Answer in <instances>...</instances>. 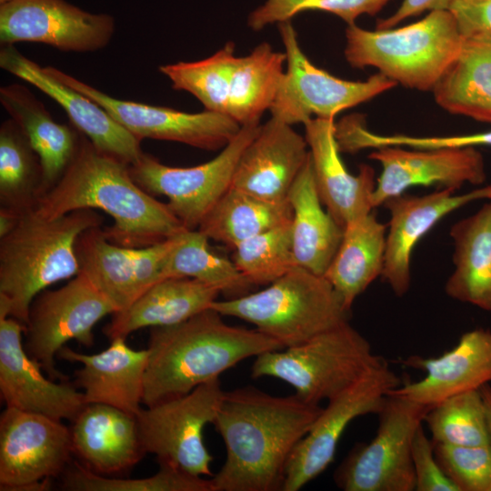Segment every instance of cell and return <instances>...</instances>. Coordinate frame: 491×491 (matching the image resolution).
I'll use <instances>...</instances> for the list:
<instances>
[{"label": "cell", "mask_w": 491, "mask_h": 491, "mask_svg": "<svg viewBox=\"0 0 491 491\" xmlns=\"http://www.w3.org/2000/svg\"><path fill=\"white\" fill-rule=\"evenodd\" d=\"M0 67L55 101L65 110L71 124L99 150L129 165L144 154L141 140L119 125L103 107L53 78L14 45H1Z\"/></svg>", "instance_id": "obj_21"}, {"label": "cell", "mask_w": 491, "mask_h": 491, "mask_svg": "<svg viewBox=\"0 0 491 491\" xmlns=\"http://www.w3.org/2000/svg\"><path fill=\"white\" fill-rule=\"evenodd\" d=\"M480 392L482 394L485 404L486 414L491 436V386L488 384H486L480 387Z\"/></svg>", "instance_id": "obj_48"}, {"label": "cell", "mask_w": 491, "mask_h": 491, "mask_svg": "<svg viewBox=\"0 0 491 491\" xmlns=\"http://www.w3.org/2000/svg\"><path fill=\"white\" fill-rule=\"evenodd\" d=\"M449 11L455 15L463 35L491 32V0H456Z\"/></svg>", "instance_id": "obj_45"}, {"label": "cell", "mask_w": 491, "mask_h": 491, "mask_svg": "<svg viewBox=\"0 0 491 491\" xmlns=\"http://www.w3.org/2000/svg\"><path fill=\"white\" fill-rule=\"evenodd\" d=\"M210 307L254 325L284 348L347 322L350 312L324 276L299 266L263 290L217 299Z\"/></svg>", "instance_id": "obj_6"}, {"label": "cell", "mask_w": 491, "mask_h": 491, "mask_svg": "<svg viewBox=\"0 0 491 491\" xmlns=\"http://www.w3.org/2000/svg\"><path fill=\"white\" fill-rule=\"evenodd\" d=\"M292 215L288 200L266 201L230 187L197 229L209 239L235 249L255 235L290 222Z\"/></svg>", "instance_id": "obj_34"}, {"label": "cell", "mask_w": 491, "mask_h": 491, "mask_svg": "<svg viewBox=\"0 0 491 491\" xmlns=\"http://www.w3.org/2000/svg\"><path fill=\"white\" fill-rule=\"evenodd\" d=\"M390 0H265L250 12L247 25L259 31L272 24H280L306 11H321L336 15L347 25L356 24L362 15H375Z\"/></svg>", "instance_id": "obj_41"}, {"label": "cell", "mask_w": 491, "mask_h": 491, "mask_svg": "<svg viewBox=\"0 0 491 491\" xmlns=\"http://www.w3.org/2000/svg\"><path fill=\"white\" fill-rule=\"evenodd\" d=\"M0 102L39 157L42 196L57 183L70 165L81 133L73 125L55 122L44 104L23 85L2 86Z\"/></svg>", "instance_id": "obj_27"}, {"label": "cell", "mask_w": 491, "mask_h": 491, "mask_svg": "<svg viewBox=\"0 0 491 491\" xmlns=\"http://www.w3.org/2000/svg\"><path fill=\"white\" fill-rule=\"evenodd\" d=\"M286 53L268 43L256 46L245 56H235L231 72L228 115L241 126L260 125L282 83Z\"/></svg>", "instance_id": "obj_33"}, {"label": "cell", "mask_w": 491, "mask_h": 491, "mask_svg": "<svg viewBox=\"0 0 491 491\" xmlns=\"http://www.w3.org/2000/svg\"><path fill=\"white\" fill-rule=\"evenodd\" d=\"M463 35L449 10H434L398 28L346 29L345 57L354 68L371 66L396 84L419 91L434 87L457 55Z\"/></svg>", "instance_id": "obj_5"}, {"label": "cell", "mask_w": 491, "mask_h": 491, "mask_svg": "<svg viewBox=\"0 0 491 491\" xmlns=\"http://www.w3.org/2000/svg\"><path fill=\"white\" fill-rule=\"evenodd\" d=\"M57 81L103 107L119 125L139 138L173 141L214 151L224 148L241 125L225 114L205 110L186 113L173 108L122 100L53 66L44 67Z\"/></svg>", "instance_id": "obj_15"}, {"label": "cell", "mask_w": 491, "mask_h": 491, "mask_svg": "<svg viewBox=\"0 0 491 491\" xmlns=\"http://www.w3.org/2000/svg\"><path fill=\"white\" fill-rule=\"evenodd\" d=\"M286 69L270 107L272 117L290 125L312 117L332 118L341 111L369 101L396 83L377 73L366 81H347L316 67L302 51L291 23L278 24Z\"/></svg>", "instance_id": "obj_9"}, {"label": "cell", "mask_w": 491, "mask_h": 491, "mask_svg": "<svg viewBox=\"0 0 491 491\" xmlns=\"http://www.w3.org/2000/svg\"><path fill=\"white\" fill-rule=\"evenodd\" d=\"M404 365L426 372L416 382L400 385L389 394L432 407L453 396L479 389L491 381V329L463 334L456 346L437 357L412 356Z\"/></svg>", "instance_id": "obj_23"}, {"label": "cell", "mask_w": 491, "mask_h": 491, "mask_svg": "<svg viewBox=\"0 0 491 491\" xmlns=\"http://www.w3.org/2000/svg\"><path fill=\"white\" fill-rule=\"evenodd\" d=\"M424 422L434 444L458 446L491 445L480 388L453 396L433 406L426 412Z\"/></svg>", "instance_id": "obj_37"}, {"label": "cell", "mask_w": 491, "mask_h": 491, "mask_svg": "<svg viewBox=\"0 0 491 491\" xmlns=\"http://www.w3.org/2000/svg\"><path fill=\"white\" fill-rule=\"evenodd\" d=\"M12 1H14V0H0V5L7 4V3L12 2Z\"/></svg>", "instance_id": "obj_49"}, {"label": "cell", "mask_w": 491, "mask_h": 491, "mask_svg": "<svg viewBox=\"0 0 491 491\" xmlns=\"http://www.w3.org/2000/svg\"><path fill=\"white\" fill-rule=\"evenodd\" d=\"M74 455L62 420L5 407L0 416V490L42 491L61 476Z\"/></svg>", "instance_id": "obj_13"}, {"label": "cell", "mask_w": 491, "mask_h": 491, "mask_svg": "<svg viewBox=\"0 0 491 491\" xmlns=\"http://www.w3.org/2000/svg\"><path fill=\"white\" fill-rule=\"evenodd\" d=\"M181 234L151 246L131 247L111 242L101 225L88 228L75 244L79 273L89 278L116 312L123 311L161 280L165 263Z\"/></svg>", "instance_id": "obj_17"}, {"label": "cell", "mask_w": 491, "mask_h": 491, "mask_svg": "<svg viewBox=\"0 0 491 491\" xmlns=\"http://www.w3.org/2000/svg\"><path fill=\"white\" fill-rule=\"evenodd\" d=\"M287 200L293 210L291 232L295 261L297 266L324 276L339 247L344 227L323 208L310 155L292 185Z\"/></svg>", "instance_id": "obj_29"}, {"label": "cell", "mask_w": 491, "mask_h": 491, "mask_svg": "<svg viewBox=\"0 0 491 491\" xmlns=\"http://www.w3.org/2000/svg\"><path fill=\"white\" fill-rule=\"evenodd\" d=\"M25 326L0 317V394L7 407L73 422L87 404L83 392L67 381L45 376L42 366L25 350Z\"/></svg>", "instance_id": "obj_19"}, {"label": "cell", "mask_w": 491, "mask_h": 491, "mask_svg": "<svg viewBox=\"0 0 491 491\" xmlns=\"http://www.w3.org/2000/svg\"><path fill=\"white\" fill-rule=\"evenodd\" d=\"M308 156L306 137L271 116L242 153L231 187L266 201H286Z\"/></svg>", "instance_id": "obj_22"}, {"label": "cell", "mask_w": 491, "mask_h": 491, "mask_svg": "<svg viewBox=\"0 0 491 491\" xmlns=\"http://www.w3.org/2000/svg\"><path fill=\"white\" fill-rule=\"evenodd\" d=\"M20 214L5 207L0 209V237L11 232L18 222Z\"/></svg>", "instance_id": "obj_47"}, {"label": "cell", "mask_w": 491, "mask_h": 491, "mask_svg": "<svg viewBox=\"0 0 491 491\" xmlns=\"http://www.w3.org/2000/svg\"><path fill=\"white\" fill-rule=\"evenodd\" d=\"M412 461L416 491H459L436 459L434 442L422 425L413 438Z\"/></svg>", "instance_id": "obj_44"}, {"label": "cell", "mask_w": 491, "mask_h": 491, "mask_svg": "<svg viewBox=\"0 0 491 491\" xmlns=\"http://www.w3.org/2000/svg\"><path fill=\"white\" fill-rule=\"evenodd\" d=\"M224 392L218 378L191 392L141 408L136 414L145 453L195 476H212L213 456L204 441V428L213 424Z\"/></svg>", "instance_id": "obj_10"}, {"label": "cell", "mask_w": 491, "mask_h": 491, "mask_svg": "<svg viewBox=\"0 0 491 491\" xmlns=\"http://www.w3.org/2000/svg\"><path fill=\"white\" fill-rule=\"evenodd\" d=\"M368 157L382 167L372 195L374 208L413 185H437L456 191L466 183L482 185L486 178L483 155L475 147L406 149L388 145L375 148Z\"/></svg>", "instance_id": "obj_18"}, {"label": "cell", "mask_w": 491, "mask_h": 491, "mask_svg": "<svg viewBox=\"0 0 491 491\" xmlns=\"http://www.w3.org/2000/svg\"><path fill=\"white\" fill-rule=\"evenodd\" d=\"M42 167L36 153L17 123L0 126L1 206L20 215L35 207L41 196Z\"/></svg>", "instance_id": "obj_35"}, {"label": "cell", "mask_w": 491, "mask_h": 491, "mask_svg": "<svg viewBox=\"0 0 491 491\" xmlns=\"http://www.w3.org/2000/svg\"><path fill=\"white\" fill-rule=\"evenodd\" d=\"M435 445V454L459 491H491V445Z\"/></svg>", "instance_id": "obj_42"}, {"label": "cell", "mask_w": 491, "mask_h": 491, "mask_svg": "<svg viewBox=\"0 0 491 491\" xmlns=\"http://www.w3.org/2000/svg\"><path fill=\"white\" fill-rule=\"evenodd\" d=\"M60 359L82 364L75 371V386L87 404H105L135 415L142 408L147 348L135 350L116 337L97 354H82L64 346Z\"/></svg>", "instance_id": "obj_25"}, {"label": "cell", "mask_w": 491, "mask_h": 491, "mask_svg": "<svg viewBox=\"0 0 491 491\" xmlns=\"http://www.w3.org/2000/svg\"><path fill=\"white\" fill-rule=\"evenodd\" d=\"M304 125L315 182L327 212L343 227L372 212L373 167L361 165L356 175L348 172L339 155L334 119L312 117Z\"/></svg>", "instance_id": "obj_24"}, {"label": "cell", "mask_w": 491, "mask_h": 491, "mask_svg": "<svg viewBox=\"0 0 491 491\" xmlns=\"http://www.w3.org/2000/svg\"><path fill=\"white\" fill-rule=\"evenodd\" d=\"M386 225L372 212L344 227L339 247L324 276L350 311L356 297L381 276Z\"/></svg>", "instance_id": "obj_32"}, {"label": "cell", "mask_w": 491, "mask_h": 491, "mask_svg": "<svg viewBox=\"0 0 491 491\" xmlns=\"http://www.w3.org/2000/svg\"><path fill=\"white\" fill-rule=\"evenodd\" d=\"M209 238L198 229L185 230L167 257L161 280L186 277L216 287L228 298L248 294L252 285L230 261L209 250Z\"/></svg>", "instance_id": "obj_36"}, {"label": "cell", "mask_w": 491, "mask_h": 491, "mask_svg": "<svg viewBox=\"0 0 491 491\" xmlns=\"http://www.w3.org/2000/svg\"><path fill=\"white\" fill-rule=\"evenodd\" d=\"M157 473L144 478H115L95 474L72 461L61 475V487L70 491H213L210 479L159 464Z\"/></svg>", "instance_id": "obj_39"}, {"label": "cell", "mask_w": 491, "mask_h": 491, "mask_svg": "<svg viewBox=\"0 0 491 491\" xmlns=\"http://www.w3.org/2000/svg\"><path fill=\"white\" fill-rule=\"evenodd\" d=\"M233 262L252 286L269 285L296 265L291 221L255 235L234 249Z\"/></svg>", "instance_id": "obj_40"}, {"label": "cell", "mask_w": 491, "mask_h": 491, "mask_svg": "<svg viewBox=\"0 0 491 491\" xmlns=\"http://www.w3.org/2000/svg\"><path fill=\"white\" fill-rule=\"evenodd\" d=\"M115 31V18L94 14L65 0H14L0 5L1 45L41 43L65 52L105 47Z\"/></svg>", "instance_id": "obj_16"}, {"label": "cell", "mask_w": 491, "mask_h": 491, "mask_svg": "<svg viewBox=\"0 0 491 491\" xmlns=\"http://www.w3.org/2000/svg\"><path fill=\"white\" fill-rule=\"evenodd\" d=\"M322 409L251 386L224 392L213 425L226 456L213 491H282L288 460Z\"/></svg>", "instance_id": "obj_1"}, {"label": "cell", "mask_w": 491, "mask_h": 491, "mask_svg": "<svg viewBox=\"0 0 491 491\" xmlns=\"http://www.w3.org/2000/svg\"><path fill=\"white\" fill-rule=\"evenodd\" d=\"M456 0H404L397 10L385 19L376 22V29L393 28L405 19L425 11L449 10Z\"/></svg>", "instance_id": "obj_46"}, {"label": "cell", "mask_w": 491, "mask_h": 491, "mask_svg": "<svg viewBox=\"0 0 491 491\" xmlns=\"http://www.w3.org/2000/svg\"><path fill=\"white\" fill-rule=\"evenodd\" d=\"M455 269L445 291L452 299L491 313V198L450 229Z\"/></svg>", "instance_id": "obj_31"}, {"label": "cell", "mask_w": 491, "mask_h": 491, "mask_svg": "<svg viewBox=\"0 0 491 491\" xmlns=\"http://www.w3.org/2000/svg\"><path fill=\"white\" fill-rule=\"evenodd\" d=\"M71 423L74 455L95 474L126 472L146 454L135 415L105 404H86Z\"/></svg>", "instance_id": "obj_26"}, {"label": "cell", "mask_w": 491, "mask_h": 491, "mask_svg": "<svg viewBox=\"0 0 491 491\" xmlns=\"http://www.w3.org/2000/svg\"><path fill=\"white\" fill-rule=\"evenodd\" d=\"M212 307L173 326L151 327L143 405L180 396L241 361L283 349L256 328L230 326Z\"/></svg>", "instance_id": "obj_3"}, {"label": "cell", "mask_w": 491, "mask_h": 491, "mask_svg": "<svg viewBox=\"0 0 491 491\" xmlns=\"http://www.w3.org/2000/svg\"><path fill=\"white\" fill-rule=\"evenodd\" d=\"M102 221L93 209L52 219L35 208L22 214L14 229L0 237V317H13L25 326L38 294L79 274L77 238Z\"/></svg>", "instance_id": "obj_4"}, {"label": "cell", "mask_w": 491, "mask_h": 491, "mask_svg": "<svg viewBox=\"0 0 491 491\" xmlns=\"http://www.w3.org/2000/svg\"><path fill=\"white\" fill-rule=\"evenodd\" d=\"M220 294L218 288L193 278H165L149 287L129 307L113 314L103 332L112 340L126 338L145 327L176 325L210 308Z\"/></svg>", "instance_id": "obj_28"}, {"label": "cell", "mask_w": 491, "mask_h": 491, "mask_svg": "<svg viewBox=\"0 0 491 491\" xmlns=\"http://www.w3.org/2000/svg\"><path fill=\"white\" fill-rule=\"evenodd\" d=\"M260 125L242 126L212 160L191 167H174L144 153L129 172L152 195L167 197V205L188 230H195L231 187L239 158L255 138Z\"/></svg>", "instance_id": "obj_12"}, {"label": "cell", "mask_w": 491, "mask_h": 491, "mask_svg": "<svg viewBox=\"0 0 491 491\" xmlns=\"http://www.w3.org/2000/svg\"><path fill=\"white\" fill-rule=\"evenodd\" d=\"M399 376L384 360L346 390L327 401L309 432L293 451L282 491H297L322 474L334 460L337 444L356 417L378 414Z\"/></svg>", "instance_id": "obj_14"}, {"label": "cell", "mask_w": 491, "mask_h": 491, "mask_svg": "<svg viewBox=\"0 0 491 491\" xmlns=\"http://www.w3.org/2000/svg\"><path fill=\"white\" fill-rule=\"evenodd\" d=\"M432 92L450 114L491 124V32L463 35L457 55Z\"/></svg>", "instance_id": "obj_30"}, {"label": "cell", "mask_w": 491, "mask_h": 491, "mask_svg": "<svg viewBox=\"0 0 491 491\" xmlns=\"http://www.w3.org/2000/svg\"><path fill=\"white\" fill-rule=\"evenodd\" d=\"M491 198V185L465 194L441 188L424 195H399L383 205L390 214L381 277L397 296H403L411 282L410 260L418 241L448 214L474 201Z\"/></svg>", "instance_id": "obj_20"}, {"label": "cell", "mask_w": 491, "mask_h": 491, "mask_svg": "<svg viewBox=\"0 0 491 491\" xmlns=\"http://www.w3.org/2000/svg\"><path fill=\"white\" fill-rule=\"evenodd\" d=\"M235 57V45L228 42L207 58L163 65L158 70L170 80L173 89L190 93L205 110L228 115L230 77Z\"/></svg>", "instance_id": "obj_38"}, {"label": "cell", "mask_w": 491, "mask_h": 491, "mask_svg": "<svg viewBox=\"0 0 491 491\" xmlns=\"http://www.w3.org/2000/svg\"><path fill=\"white\" fill-rule=\"evenodd\" d=\"M115 312L89 278L79 273L58 289H45L33 300L24 332L25 350L49 378L68 381L55 366L58 351L70 340L92 346L95 326Z\"/></svg>", "instance_id": "obj_11"}, {"label": "cell", "mask_w": 491, "mask_h": 491, "mask_svg": "<svg viewBox=\"0 0 491 491\" xmlns=\"http://www.w3.org/2000/svg\"><path fill=\"white\" fill-rule=\"evenodd\" d=\"M356 145L361 150L388 145L416 149L491 146V131L462 135L419 137L403 135H381L372 133L365 126L356 132Z\"/></svg>", "instance_id": "obj_43"}, {"label": "cell", "mask_w": 491, "mask_h": 491, "mask_svg": "<svg viewBox=\"0 0 491 491\" xmlns=\"http://www.w3.org/2000/svg\"><path fill=\"white\" fill-rule=\"evenodd\" d=\"M384 360L347 321L299 345L258 355L251 376L283 380L300 399L319 405L346 390Z\"/></svg>", "instance_id": "obj_7"}, {"label": "cell", "mask_w": 491, "mask_h": 491, "mask_svg": "<svg viewBox=\"0 0 491 491\" xmlns=\"http://www.w3.org/2000/svg\"><path fill=\"white\" fill-rule=\"evenodd\" d=\"M81 209L109 215L114 224L104 232L111 242L125 246H151L188 230L167 203L135 182L129 165L99 150L83 134L70 165L35 207L49 219Z\"/></svg>", "instance_id": "obj_2"}, {"label": "cell", "mask_w": 491, "mask_h": 491, "mask_svg": "<svg viewBox=\"0 0 491 491\" xmlns=\"http://www.w3.org/2000/svg\"><path fill=\"white\" fill-rule=\"evenodd\" d=\"M430 407L388 394L378 412V427L368 443L356 444L336 468L344 491L416 490L412 443Z\"/></svg>", "instance_id": "obj_8"}]
</instances>
